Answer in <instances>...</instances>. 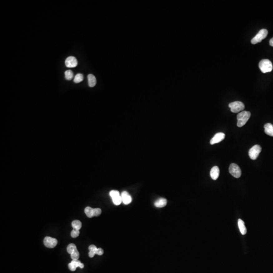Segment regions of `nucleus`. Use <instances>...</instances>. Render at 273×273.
I'll use <instances>...</instances> for the list:
<instances>
[{"label":"nucleus","mask_w":273,"mask_h":273,"mask_svg":"<svg viewBox=\"0 0 273 273\" xmlns=\"http://www.w3.org/2000/svg\"><path fill=\"white\" fill-rule=\"evenodd\" d=\"M58 243L57 239L50 237H46L44 240V244L46 247L49 248H54Z\"/></svg>","instance_id":"obj_10"},{"label":"nucleus","mask_w":273,"mask_h":273,"mask_svg":"<svg viewBox=\"0 0 273 273\" xmlns=\"http://www.w3.org/2000/svg\"><path fill=\"white\" fill-rule=\"evenodd\" d=\"M122 202L126 205L130 204L132 202V198L131 196L127 191H124L122 193Z\"/></svg>","instance_id":"obj_14"},{"label":"nucleus","mask_w":273,"mask_h":273,"mask_svg":"<svg viewBox=\"0 0 273 273\" xmlns=\"http://www.w3.org/2000/svg\"><path fill=\"white\" fill-rule=\"evenodd\" d=\"M251 113L250 112L247 111H243L239 113L237 117V127H241L244 126V125L246 123L247 121L249 120L251 117Z\"/></svg>","instance_id":"obj_1"},{"label":"nucleus","mask_w":273,"mask_h":273,"mask_svg":"<svg viewBox=\"0 0 273 273\" xmlns=\"http://www.w3.org/2000/svg\"><path fill=\"white\" fill-rule=\"evenodd\" d=\"M268 34V32L266 29H262L257 33V35L253 37L251 41V44L255 45L259 42H261L262 40L265 39L267 37Z\"/></svg>","instance_id":"obj_3"},{"label":"nucleus","mask_w":273,"mask_h":273,"mask_svg":"<svg viewBox=\"0 0 273 273\" xmlns=\"http://www.w3.org/2000/svg\"><path fill=\"white\" fill-rule=\"evenodd\" d=\"M78 267L81 269H83L84 268V264L81 263V261L79 260H76V261L72 260L71 261V263L68 264V268L71 271H75L77 268Z\"/></svg>","instance_id":"obj_11"},{"label":"nucleus","mask_w":273,"mask_h":273,"mask_svg":"<svg viewBox=\"0 0 273 273\" xmlns=\"http://www.w3.org/2000/svg\"><path fill=\"white\" fill-rule=\"evenodd\" d=\"M72 227L73 229L78 230H80L82 226V224L81 221L78 220H74L72 222Z\"/></svg>","instance_id":"obj_20"},{"label":"nucleus","mask_w":273,"mask_h":273,"mask_svg":"<svg viewBox=\"0 0 273 273\" xmlns=\"http://www.w3.org/2000/svg\"><path fill=\"white\" fill-rule=\"evenodd\" d=\"M88 84L90 87H94L97 83L96 78L93 74H89L88 76Z\"/></svg>","instance_id":"obj_19"},{"label":"nucleus","mask_w":273,"mask_h":273,"mask_svg":"<svg viewBox=\"0 0 273 273\" xmlns=\"http://www.w3.org/2000/svg\"><path fill=\"white\" fill-rule=\"evenodd\" d=\"M229 172L235 178H240L241 176V170L240 167L235 163H232L230 166Z\"/></svg>","instance_id":"obj_8"},{"label":"nucleus","mask_w":273,"mask_h":273,"mask_svg":"<svg viewBox=\"0 0 273 273\" xmlns=\"http://www.w3.org/2000/svg\"><path fill=\"white\" fill-rule=\"evenodd\" d=\"M89 251H92V252L95 253V255H96V253H97V249L98 248L96 247L95 245H91L89 246Z\"/></svg>","instance_id":"obj_24"},{"label":"nucleus","mask_w":273,"mask_h":273,"mask_svg":"<svg viewBox=\"0 0 273 273\" xmlns=\"http://www.w3.org/2000/svg\"><path fill=\"white\" fill-rule=\"evenodd\" d=\"M104 253V251L102 248H99L97 249V253L96 255H99V256H102Z\"/></svg>","instance_id":"obj_25"},{"label":"nucleus","mask_w":273,"mask_h":273,"mask_svg":"<svg viewBox=\"0 0 273 273\" xmlns=\"http://www.w3.org/2000/svg\"><path fill=\"white\" fill-rule=\"evenodd\" d=\"M109 195L112 198L113 202L116 206H119L122 202V198L118 191L112 190L109 193Z\"/></svg>","instance_id":"obj_9"},{"label":"nucleus","mask_w":273,"mask_h":273,"mask_svg":"<svg viewBox=\"0 0 273 273\" xmlns=\"http://www.w3.org/2000/svg\"><path fill=\"white\" fill-rule=\"evenodd\" d=\"M229 107L231 109V111L232 112L238 113L244 110L245 105L242 102L240 101H235L230 103L229 104Z\"/></svg>","instance_id":"obj_5"},{"label":"nucleus","mask_w":273,"mask_h":273,"mask_svg":"<svg viewBox=\"0 0 273 273\" xmlns=\"http://www.w3.org/2000/svg\"><path fill=\"white\" fill-rule=\"evenodd\" d=\"M167 204V200L164 198H161L157 200L154 203V206L157 207L161 208L166 206Z\"/></svg>","instance_id":"obj_17"},{"label":"nucleus","mask_w":273,"mask_h":273,"mask_svg":"<svg viewBox=\"0 0 273 273\" xmlns=\"http://www.w3.org/2000/svg\"><path fill=\"white\" fill-rule=\"evenodd\" d=\"M77 59L73 56H69L65 60V65L67 67H75L77 66Z\"/></svg>","instance_id":"obj_12"},{"label":"nucleus","mask_w":273,"mask_h":273,"mask_svg":"<svg viewBox=\"0 0 273 273\" xmlns=\"http://www.w3.org/2000/svg\"><path fill=\"white\" fill-rule=\"evenodd\" d=\"M259 66L260 70L264 73L272 72L273 70V64L269 60H261L259 63Z\"/></svg>","instance_id":"obj_2"},{"label":"nucleus","mask_w":273,"mask_h":273,"mask_svg":"<svg viewBox=\"0 0 273 273\" xmlns=\"http://www.w3.org/2000/svg\"><path fill=\"white\" fill-rule=\"evenodd\" d=\"M225 138V134L223 133H218L214 136V137L211 139L210 143L214 145L221 142Z\"/></svg>","instance_id":"obj_13"},{"label":"nucleus","mask_w":273,"mask_h":273,"mask_svg":"<svg viewBox=\"0 0 273 273\" xmlns=\"http://www.w3.org/2000/svg\"><path fill=\"white\" fill-rule=\"evenodd\" d=\"M238 225L239 229L240 230V232L241 234H246L247 233L246 228L245 227V224L244 221H243L241 219H239L238 221Z\"/></svg>","instance_id":"obj_18"},{"label":"nucleus","mask_w":273,"mask_h":273,"mask_svg":"<svg viewBox=\"0 0 273 273\" xmlns=\"http://www.w3.org/2000/svg\"><path fill=\"white\" fill-rule=\"evenodd\" d=\"M64 74H65V77L66 80H68V81L72 80L73 77V72H72V70H67L65 71Z\"/></svg>","instance_id":"obj_22"},{"label":"nucleus","mask_w":273,"mask_h":273,"mask_svg":"<svg viewBox=\"0 0 273 273\" xmlns=\"http://www.w3.org/2000/svg\"><path fill=\"white\" fill-rule=\"evenodd\" d=\"M261 151V147L259 145H256L249 150L248 154L249 157L252 160H256L259 156V154Z\"/></svg>","instance_id":"obj_7"},{"label":"nucleus","mask_w":273,"mask_h":273,"mask_svg":"<svg viewBox=\"0 0 273 273\" xmlns=\"http://www.w3.org/2000/svg\"><path fill=\"white\" fill-rule=\"evenodd\" d=\"M80 230L73 229V230L71 232V236H72V237L75 238L77 237L80 235Z\"/></svg>","instance_id":"obj_23"},{"label":"nucleus","mask_w":273,"mask_h":273,"mask_svg":"<svg viewBox=\"0 0 273 273\" xmlns=\"http://www.w3.org/2000/svg\"><path fill=\"white\" fill-rule=\"evenodd\" d=\"M84 80V76L81 73H78L77 74L74 78V82L75 83H80Z\"/></svg>","instance_id":"obj_21"},{"label":"nucleus","mask_w":273,"mask_h":273,"mask_svg":"<svg viewBox=\"0 0 273 273\" xmlns=\"http://www.w3.org/2000/svg\"><path fill=\"white\" fill-rule=\"evenodd\" d=\"M101 212L102 211L100 208H93L89 206L87 207L85 210V214L89 218L99 216Z\"/></svg>","instance_id":"obj_6"},{"label":"nucleus","mask_w":273,"mask_h":273,"mask_svg":"<svg viewBox=\"0 0 273 273\" xmlns=\"http://www.w3.org/2000/svg\"><path fill=\"white\" fill-rule=\"evenodd\" d=\"M211 178H212L214 180H216L217 178H219L220 175V169L217 166H215L212 167L210 172Z\"/></svg>","instance_id":"obj_15"},{"label":"nucleus","mask_w":273,"mask_h":273,"mask_svg":"<svg viewBox=\"0 0 273 273\" xmlns=\"http://www.w3.org/2000/svg\"><path fill=\"white\" fill-rule=\"evenodd\" d=\"M67 251L68 253L70 254V256L72 257V260L76 261V260H78V259H79L80 253L77 251V246L75 244H73V243H71V244H69V245H68L67 247Z\"/></svg>","instance_id":"obj_4"},{"label":"nucleus","mask_w":273,"mask_h":273,"mask_svg":"<svg viewBox=\"0 0 273 273\" xmlns=\"http://www.w3.org/2000/svg\"><path fill=\"white\" fill-rule=\"evenodd\" d=\"M269 44L271 46L273 47V37L270 40Z\"/></svg>","instance_id":"obj_26"},{"label":"nucleus","mask_w":273,"mask_h":273,"mask_svg":"<svg viewBox=\"0 0 273 273\" xmlns=\"http://www.w3.org/2000/svg\"><path fill=\"white\" fill-rule=\"evenodd\" d=\"M265 132L270 136H273V125L271 123H266L264 126Z\"/></svg>","instance_id":"obj_16"}]
</instances>
